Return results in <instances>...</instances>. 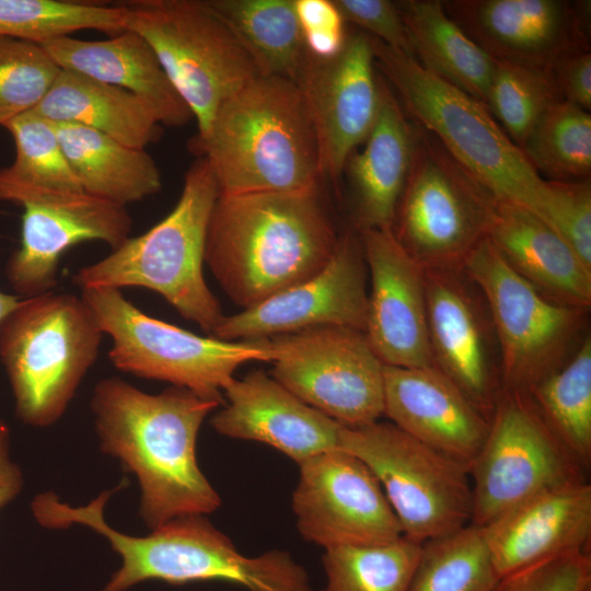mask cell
<instances>
[{
  "mask_svg": "<svg viewBox=\"0 0 591 591\" xmlns=\"http://www.w3.org/2000/svg\"><path fill=\"white\" fill-rule=\"evenodd\" d=\"M543 420L573 461L591 462V337L586 335L558 369L528 393Z\"/></svg>",
  "mask_w": 591,
  "mask_h": 591,
  "instance_id": "1f68e13d",
  "label": "cell"
},
{
  "mask_svg": "<svg viewBox=\"0 0 591 591\" xmlns=\"http://www.w3.org/2000/svg\"><path fill=\"white\" fill-rule=\"evenodd\" d=\"M487 239L510 268L542 296L590 310L591 269L533 211L498 199Z\"/></svg>",
  "mask_w": 591,
  "mask_h": 591,
  "instance_id": "484cf974",
  "label": "cell"
},
{
  "mask_svg": "<svg viewBox=\"0 0 591 591\" xmlns=\"http://www.w3.org/2000/svg\"><path fill=\"white\" fill-rule=\"evenodd\" d=\"M5 128L15 146L11 165L0 169V201L23 193H84L57 137L54 123L28 112Z\"/></svg>",
  "mask_w": 591,
  "mask_h": 591,
  "instance_id": "d6a6232c",
  "label": "cell"
},
{
  "mask_svg": "<svg viewBox=\"0 0 591 591\" xmlns=\"http://www.w3.org/2000/svg\"><path fill=\"white\" fill-rule=\"evenodd\" d=\"M292 510L300 535L324 549L397 541L403 530L370 468L334 449L299 464Z\"/></svg>",
  "mask_w": 591,
  "mask_h": 591,
  "instance_id": "9a60e30c",
  "label": "cell"
},
{
  "mask_svg": "<svg viewBox=\"0 0 591 591\" xmlns=\"http://www.w3.org/2000/svg\"><path fill=\"white\" fill-rule=\"evenodd\" d=\"M345 23L410 56L405 25L396 1L333 0Z\"/></svg>",
  "mask_w": 591,
  "mask_h": 591,
  "instance_id": "b9f144b4",
  "label": "cell"
},
{
  "mask_svg": "<svg viewBox=\"0 0 591 591\" xmlns=\"http://www.w3.org/2000/svg\"><path fill=\"white\" fill-rule=\"evenodd\" d=\"M471 524L483 528L542 491L583 479L528 393L502 390L486 439L470 465Z\"/></svg>",
  "mask_w": 591,
  "mask_h": 591,
  "instance_id": "5bb4252c",
  "label": "cell"
},
{
  "mask_svg": "<svg viewBox=\"0 0 591 591\" xmlns=\"http://www.w3.org/2000/svg\"><path fill=\"white\" fill-rule=\"evenodd\" d=\"M271 376L344 427L379 421L384 413V363L366 334L317 326L268 338Z\"/></svg>",
  "mask_w": 591,
  "mask_h": 591,
  "instance_id": "4fadbf2b",
  "label": "cell"
},
{
  "mask_svg": "<svg viewBox=\"0 0 591 591\" xmlns=\"http://www.w3.org/2000/svg\"><path fill=\"white\" fill-rule=\"evenodd\" d=\"M521 151L548 181H580L591 174V115L565 100L541 118Z\"/></svg>",
  "mask_w": 591,
  "mask_h": 591,
  "instance_id": "8d00e7d4",
  "label": "cell"
},
{
  "mask_svg": "<svg viewBox=\"0 0 591 591\" xmlns=\"http://www.w3.org/2000/svg\"><path fill=\"white\" fill-rule=\"evenodd\" d=\"M125 30L153 49L205 136L219 107L258 72L207 0H131Z\"/></svg>",
  "mask_w": 591,
  "mask_h": 591,
  "instance_id": "9c48e42d",
  "label": "cell"
},
{
  "mask_svg": "<svg viewBox=\"0 0 591 591\" xmlns=\"http://www.w3.org/2000/svg\"><path fill=\"white\" fill-rule=\"evenodd\" d=\"M375 68L408 118L424 128L499 200L542 218L546 182L487 106L425 70L417 60L371 37Z\"/></svg>",
  "mask_w": 591,
  "mask_h": 591,
  "instance_id": "5b68a950",
  "label": "cell"
},
{
  "mask_svg": "<svg viewBox=\"0 0 591 591\" xmlns=\"http://www.w3.org/2000/svg\"><path fill=\"white\" fill-rule=\"evenodd\" d=\"M219 195L208 161L186 171L173 210L147 232L127 239L102 259L72 275L82 289L139 287L163 297L184 318L212 335L224 317L202 266L209 218Z\"/></svg>",
  "mask_w": 591,
  "mask_h": 591,
  "instance_id": "8992f818",
  "label": "cell"
},
{
  "mask_svg": "<svg viewBox=\"0 0 591 591\" xmlns=\"http://www.w3.org/2000/svg\"><path fill=\"white\" fill-rule=\"evenodd\" d=\"M338 239L318 188L219 194L205 263L231 301L246 310L318 274Z\"/></svg>",
  "mask_w": 591,
  "mask_h": 591,
  "instance_id": "7a4b0ae2",
  "label": "cell"
},
{
  "mask_svg": "<svg viewBox=\"0 0 591 591\" xmlns=\"http://www.w3.org/2000/svg\"><path fill=\"white\" fill-rule=\"evenodd\" d=\"M480 530L499 577L587 551L591 537V485L583 478L542 491Z\"/></svg>",
  "mask_w": 591,
  "mask_h": 591,
  "instance_id": "603a6c76",
  "label": "cell"
},
{
  "mask_svg": "<svg viewBox=\"0 0 591 591\" xmlns=\"http://www.w3.org/2000/svg\"><path fill=\"white\" fill-rule=\"evenodd\" d=\"M18 296L0 291V322L19 304Z\"/></svg>",
  "mask_w": 591,
  "mask_h": 591,
  "instance_id": "bcb514c9",
  "label": "cell"
},
{
  "mask_svg": "<svg viewBox=\"0 0 591 591\" xmlns=\"http://www.w3.org/2000/svg\"><path fill=\"white\" fill-rule=\"evenodd\" d=\"M294 7L306 51L321 58L336 55L347 31L333 0H294Z\"/></svg>",
  "mask_w": 591,
  "mask_h": 591,
  "instance_id": "7bdbcfd3",
  "label": "cell"
},
{
  "mask_svg": "<svg viewBox=\"0 0 591 591\" xmlns=\"http://www.w3.org/2000/svg\"><path fill=\"white\" fill-rule=\"evenodd\" d=\"M296 83L313 126L321 175L336 184L379 112L371 36L360 30L347 32L341 49L326 58L306 51Z\"/></svg>",
  "mask_w": 591,
  "mask_h": 591,
  "instance_id": "2e32d148",
  "label": "cell"
},
{
  "mask_svg": "<svg viewBox=\"0 0 591 591\" xmlns=\"http://www.w3.org/2000/svg\"><path fill=\"white\" fill-rule=\"evenodd\" d=\"M379 84L380 106L375 123L362 149L351 153L344 170L351 188L357 231L391 229L416 147L417 126L380 73Z\"/></svg>",
  "mask_w": 591,
  "mask_h": 591,
  "instance_id": "d4e9b609",
  "label": "cell"
},
{
  "mask_svg": "<svg viewBox=\"0 0 591 591\" xmlns=\"http://www.w3.org/2000/svg\"><path fill=\"white\" fill-rule=\"evenodd\" d=\"M125 24L126 10L120 2L0 0V38L40 45L83 30L113 36L125 31Z\"/></svg>",
  "mask_w": 591,
  "mask_h": 591,
  "instance_id": "836d02e7",
  "label": "cell"
},
{
  "mask_svg": "<svg viewBox=\"0 0 591 591\" xmlns=\"http://www.w3.org/2000/svg\"><path fill=\"white\" fill-rule=\"evenodd\" d=\"M416 126L410 172L390 230L424 269L462 268L487 237L498 199Z\"/></svg>",
  "mask_w": 591,
  "mask_h": 591,
  "instance_id": "30bf717a",
  "label": "cell"
},
{
  "mask_svg": "<svg viewBox=\"0 0 591 591\" xmlns=\"http://www.w3.org/2000/svg\"><path fill=\"white\" fill-rule=\"evenodd\" d=\"M51 123L81 125L124 144L146 149L162 135L152 107L139 96L84 74L61 69L31 111Z\"/></svg>",
  "mask_w": 591,
  "mask_h": 591,
  "instance_id": "83f0119b",
  "label": "cell"
},
{
  "mask_svg": "<svg viewBox=\"0 0 591 591\" xmlns=\"http://www.w3.org/2000/svg\"><path fill=\"white\" fill-rule=\"evenodd\" d=\"M102 337L81 296L50 291L20 300L0 322V361L18 418L35 428L56 424L94 364Z\"/></svg>",
  "mask_w": 591,
  "mask_h": 591,
  "instance_id": "52a82bcc",
  "label": "cell"
},
{
  "mask_svg": "<svg viewBox=\"0 0 591 591\" xmlns=\"http://www.w3.org/2000/svg\"><path fill=\"white\" fill-rule=\"evenodd\" d=\"M60 68L38 44L0 38V127L33 111Z\"/></svg>",
  "mask_w": 591,
  "mask_h": 591,
  "instance_id": "f35d334b",
  "label": "cell"
},
{
  "mask_svg": "<svg viewBox=\"0 0 591 591\" xmlns=\"http://www.w3.org/2000/svg\"><path fill=\"white\" fill-rule=\"evenodd\" d=\"M40 46L60 69L84 74L142 99L162 126L182 127L194 118L148 42L125 30L103 40L61 36Z\"/></svg>",
  "mask_w": 591,
  "mask_h": 591,
  "instance_id": "4316f807",
  "label": "cell"
},
{
  "mask_svg": "<svg viewBox=\"0 0 591 591\" xmlns=\"http://www.w3.org/2000/svg\"><path fill=\"white\" fill-rule=\"evenodd\" d=\"M432 363L488 418L503 390L485 298L463 268L424 269Z\"/></svg>",
  "mask_w": 591,
  "mask_h": 591,
  "instance_id": "e0dca14e",
  "label": "cell"
},
{
  "mask_svg": "<svg viewBox=\"0 0 591 591\" xmlns=\"http://www.w3.org/2000/svg\"><path fill=\"white\" fill-rule=\"evenodd\" d=\"M591 557L581 551L500 577L493 591H590Z\"/></svg>",
  "mask_w": 591,
  "mask_h": 591,
  "instance_id": "60d3db41",
  "label": "cell"
},
{
  "mask_svg": "<svg viewBox=\"0 0 591 591\" xmlns=\"http://www.w3.org/2000/svg\"><path fill=\"white\" fill-rule=\"evenodd\" d=\"M81 298L102 333L112 338L109 361L135 376L169 382L222 404L223 391L240 366L270 361L268 338L202 337L149 316L115 288L82 289Z\"/></svg>",
  "mask_w": 591,
  "mask_h": 591,
  "instance_id": "ba28073f",
  "label": "cell"
},
{
  "mask_svg": "<svg viewBox=\"0 0 591 591\" xmlns=\"http://www.w3.org/2000/svg\"><path fill=\"white\" fill-rule=\"evenodd\" d=\"M223 394L225 406L210 419L213 430L223 437L265 443L298 465L338 449L341 425L305 404L263 370L233 379Z\"/></svg>",
  "mask_w": 591,
  "mask_h": 591,
  "instance_id": "7402d4cb",
  "label": "cell"
},
{
  "mask_svg": "<svg viewBox=\"0 0 591 591\" xmlns=\"http://www.w3.org/2000/svg\"><path fill=\"white\" fill-rule=\"evenodd\" d=\"M396 2L417 62L485 104L496 60L445 13L441 1Z\"/></svg>",
  "mask_w": 591,
  "mask_h": 591,
  "instance_id": "f546056e",
  "label": "cell"
},
{
  "mask_svg": "<svg viewBox=\"0 0 591 591\" xmlns=\"http://www.w3.org/2000/svg\"><path fill=\"white\" fill-rule=\"evenodd\" d=\"M259 76L296 82L306 55L294 0H207Z\"/></svg>",
  "mask_w": 591,
  "mask_h": 591,
  "instance_id": "4dcf8cb0",
  "label": "cell"
},
{
  "mask_svg": "<svg viewBox=\"0 0 591 591\" xmlns=\"http://www.w3.org/2000/svg\"><path fill=\"white\" fill-rule=\"evenodd\" d=\"M368 268L358 231L339 235L328 264L315 276L262 303L222 318L212 337L254 340L317 326L364 333Z\"/></svg>",
  "mask_w": 591,
  "mask_h": 591,
  "instance_id": "d6986e66",
  "label": "cell"
},
{
  "mask_svg": "<svg viewBox=\"0 0 591 591\" xmlns=\"http://www.w3.org/2000/svg\"><path fill=\"white\" fill-rule=\"evenodd\" d=\"M189 150L204 157L219 194L298 192L322 179L313 126L297 83L256 76L218 109Z\"/></svg>",
  "mask_w": 591,
  "mask_h": 591,
  "instance_id": "277c9868",
  "label": "cell"
},
{
  "mask_svg": "<svg viewBox=\"0 0 591 591\" xmlns=\"http://www.w3.org/2000/svg\"><path fill=\"white\" fill-rule=\"evenodd\" d=\"M104 490L84 506L73 507L53 491L37 495L31 510L39 525L94 530L121 558L120 568L101 591H125L147 580L171 584L225 581L246 591H313L309 575L286 551L248 557L206 515L173 519L146 536H132L108 525L104 509L115 493Z\"/></svg>",
  "mask_w": 591,
  "mask_h": 591,
  "instance_id": "3957f363",
  "label": "cell"
},
{
  "mask_svg": "<svg viewBox=\"0 0 591 591\" xmlns=\"http://www.w3.org/2000/svg\"><path fill=\"white\" fill-rule=\"evenodd\" d=\"M421 544L402 536L372 546L327 548L322 557V591H408Z\"/></svg>",
  "mask_w": 591,
  "mask_h": 591,
  "instance_id": "d590c367",
  "label": "cell"
},
{
  "mask_svg": "<svg viewBox=\"0 0 591 591\" xmlns=\"http://www.w3.org/2000/svg\"><path fill=\"white\" fill-rule=\"evenodd\" d=\"M338 449L370 468L408 540L422 544L471 524L472 484L464 463L392 422L341 426Z\"/></svg>",
  "mask_w": 591,
  "mask_h": 591,
  "instance_id": "8fae6325",
  "label": "cell"
},
{
  "mask_svg": "<svg viewBox=\"0 0 591 591\" xmlns=\"http://www.w3.org/2000/svg\"><path fill=\"white\" fill-rule=\"evenodd\" d=\"M499 579L480 528L468 524L421 544L408 591H493Z\"/></svg>",
  "mask_w": 591,
  "mask_h": 591,
  "instance_id": "e575fe53",
  "label": "cell"
},
{
  "mask_svg": "<svg viewBox=\"0 0 591 591\" xmlns=\"http://www.w3.org/2000/svg\"><path fill=\"white\" fill-rule=\"evenodd\" d=\"M445 13L496 61L552 71L563 58L590 50V2L449 0Z\"/></svg>",
  "mask_w": 591,
  "mask_h": 591,
  "instance_id": "ffe728a7",
  "label": "cell"
},
{
  "mask_svg": "<svg viewBox=\"0 0 591 591\" xmlns=\"http://www.w3.org/2000/svg\"><path fill=\"white\" fill-rule=\"evenodd\" d=\"M560 100L552 71L496 61L485 105L521 149L545 113Z\"/></svg>",
  "mask_w": 591,
  "mask_h": 591,
  "instance_id": "74e56055",
  "label": "cell"
},
{
  "mask_svg": "<svg viewBox=\"0 0 591 591\" xmlns=\"http://www.w3.org/2000/svg\"><path fill=\"white\" fill-rule=\"evenodd\" d=\"M54 126L85 194L126 207L161 189L160 169L146 149L129 147L81 125Z\"/></svg>",
  "mask_w": 591,
  "mask_h": 591,
  "instance_id": "f1b7e54d",
  "label": "cell"
},
{
  "mask_svg": "<svg viewBox=\"0 0 591 591\" xmlns=\"http://www.w3.org/2000/svg\"><path fill=\"white\" fill-rule=\"evenodd\" d=\"M219 405L179 386L149 394L118 376L96 383L90 406L100 449L137 478L149 529L221 506L196 456L200 427Z\"/></svg>",
  "mask_w": 591,
  "mask_h": 591,
  "instance_id": "6da1fadb",
  "label": "cell"
},
{
  "mask_svg": "<svg viewBox=\"0 0 591 591\" xmlns=\"http://www.w3.org/2000/svg\"><path fill=\"white\" fill-rule=\"evenodd\" d=\"M10 451V429L0 417V509L18 497L24 484L23 473Z\"/></svg>",
  "mask_w": 591,
  "mask_h": 591,
  "instance_id": "f6af8a7d",
  "label": "cell"
},
{
  "mask_svg": "<svg viewBox=\"0 0 591 591\" xmlns=\"http://www.w3.org/2000/svg\"><path fill=\"white\" fill-rule=\"evenodd\" d=\"M384 413L393 425L468 466L489 419L436 367L384 364Z\"/></svg>",
  "mask_w": 591,
  "mask_h": 591,
  "instance_id": "cb8c5ba5",
  "label": "cell"
},
{
  "mask_svg": "<svg viewBox=\"0 0 591 591\" xmlns=\"http://www.w3.org/2000/svg\"><path fill=\"white\" fill-rule=\"evenodd\" d=\"M10 202L24 211L20 247L8 259L5 276L23 299L54 290L60 258L73 245L101 241L114 250L130 237L126 207L85 193H23Z\"/></svg>",
  "mask_w": 591,
  "mask_h": 591,
  "instance_id": "ac0fdd59",
  "label": "cell"
},
{
  "mask_svg": "<svg viewBox=\"0 0 591 591\" xmlns=\"http://www.w3.org/2000/svg\"><path fill=\"white\" fill-rule=\"evenodd\" d=\"M370 278L364 334L386 366L433 367L425 270L391 230L358 231Z\"/></svg>",
  "mask_w": 591,
  "mask_h": 591,
  "instance_id": "44dd1931",
  "label": "cell"
},
{
  "mask_svg": "<svg viewBox=\"0 0 591 591\" xmlns=\"http://www.w3.org/2000/svg\"><path fill=\"white\" fill-rule=\"evenodd\" d=\"M462 268L489 309L500 348L503 390L529 393L576 350L589 310L542 296L510 268L487 237Z\"/></svg>",
  "mask_w": 591,
  "mask_h": 591,
  "instance_id": "7c38bea8",
  "label": "cell"
},
{
  "mask_svg": "<svg viewBox=\"0 0 591 591\" xmlns=\"http://www.w3.org/2000/svg\"><path fill=\"white\" fill-rule=\"evenodd\" d=\"M561 99L590 112L591 53L571 54L559 60L552 70Z\"/></svg>",
  "mask_w": 591,
  "mask_h": 591,
  "instance_id": "ee69618b",
  "label": "cell"
},
{
  "mask_svg": "<svg viewBox=\"0 0 591 591\" xmlns=\"http://www.w3.org/2000/svg\"><path fill=\"white\" fill-rule=\"evenodd\" d=\"M542 219L591 269V182L548 181Z\"/></svg>",
  "mask_w": 591,
  "mask_h": 591,
  "instance_id": "ab89813d",
  "label": "cell"
}]
</instances>
